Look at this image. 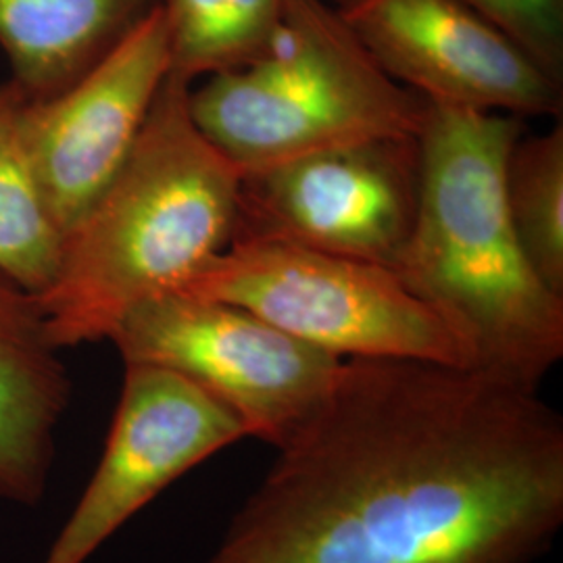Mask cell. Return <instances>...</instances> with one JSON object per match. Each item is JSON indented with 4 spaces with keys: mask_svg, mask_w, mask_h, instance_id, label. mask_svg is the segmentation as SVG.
Wrapping results in <instances>:
<instances>
[{
    "mask_svg": "<svg viewBox=\"0 0 563 563\" xmlns=\"http://www.w3.org/2000/svg\"><path fill=\"white\" fill-rule=\"evenodd\" d=\"M205 563H539L563 418L476 367L342 360Z\"/></svg>",
    "mask_w": 563,
    "mask_h": 563,
    "instance_id": "6da1fadb",
    "label": "cell"
},
{
    "mask_svg": "<svg viewBox=\"0 0 563 563\" xmlns=\"http://www.w3.org/2000/svg\"><path fill=\"white\" fill-rule=\"evenodd\" d=\"M522 118L430 104L416 222L395 272L465 342L472 367L539 390L563 357V295L537 274L505 201Z\"/></svg>",
    "mask_w": 563,
    "mask_h": 563,
    "instance_id": "7a4b0ae2",
    "label": "cell"
},
{
    "mask_svg": "<svg viewBox=\"0 0 563 563\" xmlns=\"http://www.w3.org/2000/svg\"><path fill=\"white\" fill-rule=\"evenodd\" d=\"M167 76L132 153L65 234L38 301L57 349L109 341L141 302L180 290L232 242L242 172Z\"/></svg>",
    "mask_w": 563,
    "mask_h": 563,
    "instance_id": "3957f363",
    "label": "cell"
},
{
    "mask_svg": "<svg viewBox=\"0 0 563 563\" xmlns=\"http://www.w3.org/2000/svg\"><path fill=\"white\" fill-rule=\"evenodd\" d=\"M202 134L242 174L422 132L430 102L388 78L325 0H286L262 55L190 88Z\"/></svg>",
    "mask_w": 563,
    "mask_h": 563,
    "instance_id": "277c9868",
    "label": "cell"
},
{
    "mask_svg": "<svg viewBox=\"0 0 563 563\" xmlns=\"http://www.w3.org/2000/svg\"><path fill=\"white\" fill-rule=\"evenodd\" d=\"M176 292L239 305L339 360L472 367L457 332L380 263L239 239Z\"/></svg>",
    "mask_w": 563,
    "mask_h": 563,
    "instance_id": "5b68a950",
    "label": "cell"
},
{
    "mask_svg": "<svg viewBox=\"0 0 563 563\" xmlns=\"http://www.w3.org/2000/svg\"><path fill=\"white\" fill-rule=\"evenodd\" d=\"M109 342L123 363L172 369L280 449L320 407L342 360L232 302L167 292L134 307Z\"/></svg>",
    "mask_w": 563,
    "mask_h": 563,
    "instance_id": "8992f818",
    "label": "cell"
},
{
    "mask_svg": "<svg viewBox=\"0 0 563 563\" xmlns=\"http://www.w3.org/2000/svg\"><path fill=\"white\" fill-rule=\"evenodd\" d=\"M422 181L420 134L316 151L244 172L232 241L288 242L395 267Z\"/></svg>",
    "mask_w": 563,
    "mask_h": 563,
    "instance_id": "52a82bcc",
    "label": "cell"
},
{
    "mask_svg": "<svg viewBox=\"0 0 563 563\" xmlns=\"http://www.w3.org/2000/svg\"><path fill=\"white\" fill-rule=\"evenodd\" d=\"M239 418L159 365L125 363L99 465L42 563H86L186 472L244 439Z\"/></svg>",
    "mask_w": 563,
    "mask_h": 563,
    "instance_id": "ba28073f",
    "label": "cell"
},
{
    "mask_svg": "<svg viewBox=\"0 0 563 563\" xmlns=\"http://www.w3.org/2000/svg\"><path fill=\"white\" fill-rule=\"evenodd\" d=\"M339 11L384 74L430 104L562 113L563 84L462 0H355Z\"/></svg>",
    "mask_w": 563,
    "mask_h": 563,
    "instance_id": "9c48e42d",
    "label": "cell"
},
{
    "mask_svg": "<svg viewBox=\"0 0 563 563\" xmlns=\"http://www.w3.org/2000/svg\"><path fill=\"white\" fill-rule=\"evenodd\" d=\"M167 76V32L155 7L74 84L27 97L23 141L63 239L132 153Z\"/></svg>",
    "mask_w": 563,
    "mask_h": 563,
    "instance_id": "30bf717a",
    "label": "cell"
},
{
    "mask_svg": "<svg viewBox=\"0 0 563 563\" xmlns=\"http://www.w3.org/2000/svg\"><path fill=\"white\" fill-rule=\"evenodd\" d=\"M71 380L41 301L0 272V499L41 504Z\"/></svg>",
    "mask_w": 563,
    "mask_h": 563,
    "instance_id": "8fae6325",
    "label": "cell"
},
{
    "mask_svg": "<svg viewBox=\"0 0 563 563\" xmlns=\"http://www.w3.org/2000/svg\"><path fill=\"white\" fill-rule=\"evenodd\" d=\"M159 0H0V46L30 99L57 95L111 53Z\"/></svg>",
    "mask_w": 563,
    "mask_h": 563,
    "instance_id": "7c38bea8",
    "label": "cell"
},
{
    "mask_svg": "<svg viewBox=\"0 0 563 563\" xmlns=\"http://www.w3.org/2000/svg\"><path fill=\"white\" fill-rule=\"evenodd\" d=\"M27 95L0 84V272L41 295L55 278L63 232L42 197L23 141Z\"/></svg>",
    "mask_w": 563,
    "mask_h": 563,
    "instance_id": "4fadbf2b",
    "label": "cell"
},
{
    "mask_svg": "<svg viewBox=\"0 0 563 563\" xmlns=\"http://www.w3.org/2000/svg\"><path fill=\"white\" fill-rule=\"evenodd\" d=\"M286 0H159L169 76L195 86L262 55Z\"/></svg>",
    "mask_w": 563,
    "mask_h": 563,
    "instance_id": "5bb4252c",
    "label": "cell"
},
{
    "mask_svg": "<svg viewBox=\"0 0 563 563\" xmlns=\"http://www.w3.org/2000/svg\"><path fill=\"white\" fill-rule=\"evenodd\" d=\"M505 201L523 253L563 295V125L520 136L505 167Z\"/></svg>",
    "mask_w": 563,
    "mask_h": 563,
    "instance_id": "9a60e30c",
    "label": "cell"
},
{
    "mask_svg": "<svg viewBox=\"0 0 563 563\" xmlns=\"http://www.w3.org/2000/svg\"><path fill=\"white\" fill-rule=\"evenodd\" d=\"M563 84V0H462Z\"/></svg>",
    "mask_w": 563,
    "mask_h": 563,
    "instance_id": "2e32d148",
    "label": "cell"
},
{
    "mask_svg": "<svg viewBox=\"0 0 563 563\" xmlns=\"http://www.w3.org/2000/svg\"><path fill=\"white\" fill-rule=\"evenodd\" d=\"M328 4H332V7H336V9H342V7H346V4H351V2H355V0H325Z\"/></svg>",
    "mask_w": 563,
    "mask_h": 563,
    "instance_id": "e0dca14e",
    "label": "cell"
}]
</instances>
